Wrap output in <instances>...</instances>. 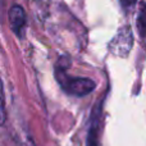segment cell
Masks as SVG:
<instances>
[{"mask_svg":"<svg viewBox=\"0 0 146 146\" xmlns=\"http://www.w3.org/2000/svg\"><path fill=\"white\" fill-rule=\"evenodd\" d=\"M56 78L63 90L67 94H71L73 96H85L88 95L91 91H94L96 83L90 78L82 77H69L67 76L64 68H56Z\"/></svg>","mask_w":146,"mask_h":146,"instance_id":"6da1fadb","label":"cell"},{"mask_svg":"<svg viewBox=\"0 0 146 146\" xmlns=\"http://www.w3.org/2000/svg\"><path fill=\"white\" fill-rule=\"evenodd\" d=\"M133 46V36L129 26H124L117 32V35L109 42V50L118 56H126L129 54Z\"/></svg>","mask_w":146,"mask_h":146,"instance_id":"7a4b0ae2","label":"cell"},{"mask_svg":"<svg viewBox=\"0 0 146 146\" xmlns=\"http://www.w3.org/2000/svg\"><path fill=\"white\" fill-rule=\"evenodd\" d=\"M26 12L21 5H13L9 9V23L12 30L21 36V31L25 28L26 26Z\"/></svg>","mask_w":146,"mask_h":146,"instance_id":"3957f363","label":"cell"},{"mask_svg":"<svg viewBox=\"0 0 146 146\" xmlns=\"http://www.w3.org/2000/svg\"><path fill=\"white\" fill-rule=\"evenodd\" d=\"M137 27H139V32L141 36L146 35V1L142 3L141 9H140L139 19H137Z\"/></svg>","mask_w":146,"mask_h":146,"instance_id":"277c9868","label":"cell"},{"mask_svg":"<svg viewBox=\"0 0 146 146\" xmlns=\"http://www.w3.org/2000/svg\"><path fill=\"white\" fill-rule=\"evenodd\" d=\"M135 3V0H122V4L124 5V7H129V5H132Z\"/></svg>","mask_w":146,"mask_h":146,"instance_id":"5b68a950","label":"cell"}]
</instances>
